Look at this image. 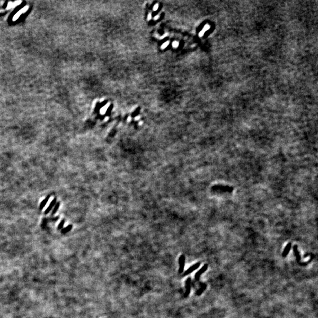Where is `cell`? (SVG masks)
<instances>
[{"instance_id": "obj_12", "label": "cell", "mask_w": 318, "mask_h": 318, "mask_svg": "<svg viewBox=\"0 0 318 318\" xmlns=\"http://www.w3.org/2000/svg\"><path fill=\"white\" fill-rule=\"evenodd\" d=\"M110 105V103H108L107 105H105V106H104L103 108H101V109L100 110V114H104L107 111V110L108 109V107H109Z\"/></svg>"}, {"instance_id": "obj_8", "label": "cell", "mask_w": 318, "mask_h": 318, "mask_svg": "<svg viewBox=\"0 0 318 318\" xmlns=\"http://www.w3.org/2000/svg\"><path fill=\"white\" fill-rule=\"evenodd\" d=\"M293 252H294L295 255L296 256V259H297V262L299 263L300 262V259H301V256H300V253H299V252L298 251V250H297V245H295L293 246Z\"/></svg>"}, {"instance_id": "obj_20", "label": "cell", "mask_w": 318, "mask_h": 318, "mask_svg": "<svg viewBox=\"0 0 318 318\" xmlns=\"http://www.w3.org/2000/svg\"><path fill=\"white\" fill-rule=\"evenodd\" d=\"M151 17H152V15H151V14H149L148 15V20H150L151 19Z\"/></svg>"}, {"instance_id": "obj_11", "label": "cell", "mask_w": 318, "mask_h": 318, "mask_svg": "<svg viewBox=\"0 0 318 318\" xmlns=\"http://www.w3.org/2000/svg\"><path fill=\"white\" fill-rule=\"evenodd\" d=\"M200 286H201L200 289L197 290V293H196L198 296H200V295H201V294H202L203 292L206 289V286H207L205 283H200Z\"/></svg>"}, {"instance_id": "obj_9", "label": "cell", "mask_w": 318, "mask_h": 318, "mask_svg": "<svg viewBox=\"0 0 318 318\" xmlns=\"http://www.w3.org/2000/svg\"><path fill=\"white\" fill-rule=\"evenodd\" d=\"M50 197H51V196H50V195H48L47 196V197H46V198H45V199L43 200L42 201V202L40 203V207H39V209H40V210H42V209H43V208L46 205L47 203L48 202V200H49V199L50 198Z\"/></svg>"}, {"instance_id": "obj_2", "label": "cell", "mask_w": 318, "mask_h": 318, "mask_svg": "<svg viewBox=\"0 0 318 318\" xmlns=\"http://www.w3.org/2000/svg\"><path fill=\"white\" fill-rule=\"evenodd\" d=\"M179 273H182L184 270V263H185V256L184 255H181L179 259Z\"/></svg>"}, {"instance_id": "obj_7", "label": "cell", "mask_w": 318, "mask_h": 318, "mask_svg": "<svg viewBox=\"0 0 318 318\" xmlns=\"http://www.w3.org/2000/svg\"><path fill=\"white\" fill-rule=\"evenodd\" d=\"M56 201H57L56 198H54V199L52 200V201H51V203L50 204V205L48 206V207H47V209L46 210V211H44L45 215H47V214H48L49 212L51 211V210L52 209V208L55 205H56Z\"/></svg>"}, {"instance_id": "obj_18", "label": "cell", "mask_w": 318, "mask_h": 318, "mask_svg": "<svg viewBox=\"0 0 318 318\" xmlns=\"http://www.w3.org/2000/svg\"><path fill=\"white\" fill-rule=\"evenodd\" d=\"M158 4H157L154 5V7L153 8V10L154 11H156V10L158 9Z\"/></svg>"}, {"instance_id": "obj_6", "label": "cell", "mask_w": 318, "mask_h": 318, "mask_svg": "<svg viewBox=\"0 0 318 318\" xmlns=\"http://www.w3.org/2000/svg\"><path fill=\"white\" fill-rule=\"evenodd\" d=\"M292 247V243H289L288 244H287L286 247L284 249V250H283V254L282 256L283 258H285V257H286L287 254H288L289 252H290V250Z\"/></svg>"}, {"instance_id": "obj_4", "label": "cell", "mask_w": 318, "mask_h": 318, "mask_svg": "<svg viewBox=\"0 0 318 318\" xmlns=\"http://www.w3.org/2000/svg\"><path fill=\"white\" fill-rule=\"evenodd\" d=\"M191 278H188L186 282V292L184 293V297H187L190 294L191 290Z\"/></svg>"}, {"instance_id": "obj_21", "label": "cell", "mask_w": 318, "mask_h": 318, "mask_svg": "<svg viewBox=\"0 0 318 318\" xmlns=\"http://www.w3.org/2000/svg\"><path fill=\"white\" fill-rule=\"evenodd\" d=\"M167 36V34H165L163 36H162V37H161V39H162V38H164V37H165Z\"/></svg>"}, {"instance_id": "obj_16", "label": "cell", "mask_w": 318, "mask_h": 318, "mask_svg": "<svg viewBox=\"0 0 318 318\" xmlns=\"http://www.w3.org/2000/svg\"><path fill=\"white\" fill-rule=\"evenodd\" d=\"M169 44V41L166 42H165V43H164L162 45V47H161V48H162V49H164L165 48L167 47L168 46Z\"/></svg>"}, {"instance_id": "obj_15", "label": "cell", "mask_w": 318, "mask_h": 318, "mask_svg": "<svg viewBox=\"0 0 318 318\" xmlns=\"http://www.w3.org/2000/svg\"><path fill=\"white\" fill-rule=\"evenodd\" d=\"M64 223H65V220H62L61 222H60V224H59L58 226V229H62V227H63V226H64Z\"/></svg>"}, {"instance_id": "obj_19", "label": "cell", "mask_w": 318, "mask_h": 318, "mask_svg": "<svg viewBox=\"0 0 318 318\" xmlns=\"http://www.w3.org/2000/svg\"><path fill=\"white\" fill-rule=\"evenodd\" d=\"M159 17H160V15H157V16H156V17H154V20H157V19H158Z\"/></svg>"}, {"instance_id": "obj_1", "label": "cell", "mask_w": 318, "mask_h": 318, "mask_svg": "<svg viewBox=\"0 0 318 318\" xmlns=\"http://www.w3.org/2000/svg\"><path fill=\"white\" fill-rule=\"evenodd\" d=\"M212 189H213V190L222 191H224V192H232V191L233 190V189L232 188V187L229 186H224L220 185L214 186L212 187Z\"/></svg>"}, {"instance_id": "obj_3", "label": "cell", "mask_w": 318, "mask_h": 318, "mask_svg": "<svg viewBox=\"0 0 318 318\" xmlns=\"http://www.w3.org/2000/svg\"><path fill=\"white\" fill-rule=\"evenodd\" d=\"M207 268H208V265L207 264H204L202 268H201L198 271V272H197L196 273L195 276V280H197V281H198L199 280V278H200V277L201 275H202L204 272H205L207 270Z\"/></svg>"}, {"instance_id": "obj_17", "label": "cell", "mask_w": 318, "mask_h": 318, "mask_svg": "<svg viewBox=\"0 0 318 318\" xmlns=\"http://www.w3.org/2000/svg\"><path fill=\"white\" fill-rule=\"evenodd\" d=\"M178 46H179V42H177V41H174V42H173V47L176 48V47H178Z\"/></svg>"}, {"instance_id": "obj_14", "label": "cell", "mask_w": 318, "mask_h": 318, "mask_svg": "<svg viewBox=\"0 0 318 318\" xmlns=\"http://www.w3.org/2000/svg\"><path fill=\"white\" fill-rule=\"evenodd\" d=\"M72 227H73L72 225H68V226H67V227H66V228H65V229H64L63 230V232H63V233H67V232H68L69 231H70V230H71V229H72Z\"/></svg>"}, {"instance_id": "obj_5", "label": "cell", "mask_w": 318, "mask_h": 318, "mask_svg": "<svg viewBox=\"0 0 318 318\" xmlns=\"http://www.w3.org/2000/svg\"><path fill=\"white\" fill-rule=\"evenodd\" d=\"M200 263L198 262L197 263H196L195 264H193V266H191V267H190L188 269H187L186 272H184V273L183 274V276H186L187 275L190 274L191 273H192L193 271H195V270H196L197 268H199L200 266Z\"/></svg>"}, {"instance_id": "obj_13", "label": "cell", "mask_w": 318, "mask_h": 318, "mask_svg": "<svg viewBox=\"0 0 318 318\" xmlns=\"http://www.w3.org/2000/svg\"><path fill=\"white\" fill-rule=\"evenodd\" d=\"M60 202L57 203L56 205H55V206H54V209H53L52 212V215H54V214H56V213L57 212V210L58 209L59 207H60Z\"/></svg>"}, {"instance_id": "obj_10", "label": "cell", "mask_w": 318, "mask_h": 318, "mask_svg": "<svg viewBox=\"0 0 318 318\" xmlns=\"http://www.w3.org/2000/svg\"><path fill=\"white\" fill-rule=\"evenodd\" d=\"M27 9H28V7H24V8H22L21 10H20V11H18V13H17V14H16V15H15V16H14V18H13V20H14V21H15V20H17V18L20 17V15H21V14L24 13H25V11H27Z\"/></svg>"}]
</instances>
